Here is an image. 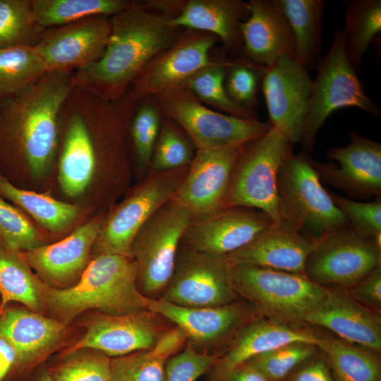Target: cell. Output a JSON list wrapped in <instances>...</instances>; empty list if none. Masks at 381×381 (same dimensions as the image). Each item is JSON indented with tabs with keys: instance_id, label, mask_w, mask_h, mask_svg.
<instances>
[{
	"instance_id": "cell-45",
	"label": "cell",
	"mask_w": 381,
	"mask_h": 381,
	"mask_svg": "<svg viewBox=\"0 0 381 381\" xmlns=\"http://www.w3.org/2000/svg\"><path fill=\"white\" fill-rule=\"evenodd\" d=\"M334 203L345 214L349 227L358 235L381 242V196L369 202L351 200L329 193Z\"/></svg>"
},
{
	"instance_id": "cell-13",
	"label": "cell",
	"mask_w": 381,
	"mask_h": 381,
	"mask_svg": "<svg viewBox=\"0 0 381 381\" xmlns=\"http://www.w3.org/2000/svg\"><path fill=\"white\" fill-rule=\"evenodd\" d=\"M225 256L179 247L170 282L158 298L191 308L223 306L241 299L230 277Z\"/></svg>"
},
{
	"instance_id": "cell-50",
	"label": "cell",
	"mask_w": 381,
	"mask_h": 381,
	"mask_svg": "<svg viewBox=\"0 0 381 381\" xmlns=\"http://www.w3.org/2000/svg\"><path fill=\"white\" fill-rule=\"evenodd\" d=\"M19 361L13 346L0 336V381H12L20 375Z\"/></svg>"
},
{
	"instance_id": "cell-51",
	"label": "cell",
	"mask_w": 381,
	"mask_h": 381,
	"mask_svg": "<svg viewBox=\"0 0 381 381\" xmlns=\"http://www.w3.org/2000/svg\"><path fill=\"white\" fill-rule=\"evenodd\" d=\"M216 381H270L260 372L243 363L220 377Z\"/></svg>"
},
{
	"instance_id": "cell-37",
	"label": "cell",
	"mask_w": 381,
	"mask_h": 381,
	"mask_svg": "<svg viewBox=\"0 0 381 381\" xmlns=\"http://www.w3.org/2000/svg\"><path fill=\"white\" fill-rule=\"evenodd\" d=\"M44 30L35 20L31 0H0V49L35 46Z\"/></svg>"
},
{
	"instance_id": "cell-32",
	"label": "cell",
	"mask_w": 381,
	"mask_h": 381,
	"mask_svg": "<svg viewBox=\"0 0 381 381\" xmlns=\"http://www.w3.org/2000/svg\"><path fill=\"white\" fill-rule=\"evenodd\" d=\"M42 286L20 252L0 241V311L11 302L38 310L43 298Z\"/></svg>"
},
{
	"instance_id": "cell-38",
	"label": "cell",
	"mask_w": 381,
	"mask_h": 381,
	"mask_svg": "<svg viewBox=\"0 0 381 381\" xmlns=\"http://www.w3.org/2000/svg\"><path fill=\"white\" fill-rule=\"evenodd\" d=\"M320 353L316 345L295 342L257 356L244 363L260 372L270 381H282Z\"/></svg>"
},
{
	"instance_id": "cell-52",
	"label": "cell",
	"mask_w": 381,
	"mask_h": 381,
	"mask_svg": "<svg viewBox=\"0 0 381 381\" xmlns=\"http://www.w3.org/2000/svg\"><path fill=\"white\" fill-rule=\"evenodd\" d=\"M34 381H54L48 371L46 370H42L40 372L38 375L35 377Z\"/></svg>"
},
{
	"instance_id": "cell-4",
	"label": "cell",
	"mask_w": 381,
	"mask_h": 381,
	"mask_svg": "<svg viewBox=\"0 0 381 381\" xmlns=\"http://www.w3.org/2000/svg\"><path fill=\"white\" fill-rule=\"evenodd\" d=\"M282 222L314 242L337 229L349 226L345 214L322 185L304 150L291 154L278 174Z\"/></svg>"
},
{
	"instance_id": "cell-11",
	"label": "cell",
	"mask_w": 381,
	"mask_h": 381,
	"mask_svg": "<svg viewBox=\"0 0 381 381\" xmlns=\"http://www.w3.org/2000/svg\"><path fill=\"white\" fill-rule=\"evenodd\" d=\"M147 310L179 327L188 343L209 353H222L246 325L262 317L243 299L219 306L191 308L150 298Z\"/></svg>"
},
{
	"instance_id": "cell-8",
	"label": "cell",
	"mask_w": 381,
	"mask_h": 381,
	"mask_svg": "<svg viewBox=\"0 0 381 381\" xmlns=\"http://www.w3.org/2000/svg\"><path fill=\"white\" fill-rule=\"evenodd\" d=\"M150 99L157 104L163 117L175 122L186 133L195 150L243 145L265 134L272 127L269 122L241 119L210 109L185 87Z\"/></svg>"
},
{
	"instance_id": "cell-47",
	"label": "cell",
	"mask_w": 381,
	"mask_h": 381,
	"mask_svg": "<svg viewBox=\"0 0 381 381\" xmlns=\"http://www.w3.org/2000/svg\"><path fill=\"white\" fill-rule=\"evenodd\" d=\"M345 290L357 302L381 313V265Z\"/></svg>"
},
{
	"instance_id": "cell-40",
	"label": "cell",
	"mask_w": 381,
	"mask_h": 381,
	"mask_svg": "<svg viewBox=\"0 0 381 381\" xmlns=\"http://www.w3.org/2000/svg\"><path fill=\"white\" fill-rule=\"evenodd\" d=\"M163 116L152 99L143 100L135 110L130 124L136 164L142 174H147L156 144Z\"/></svg>"
},
{
	"instance_id": "cell-30",
	"label": "cell",
	"mask_w": 381,
	"mask_h": 381,
	"mask_svg": "<svg viewBox=\"0 0 381 381\" xmlns=\"http://www.w3.org/2000/svg\"><path fill=\"white\" fill-rule=\"evenodd\" d=\"M319 349L333 381H381L380 353L327 334Z\"/></svg>"
},
{
	"instance_id": "cell-2",
	"label": "cell",
	"mask_w": 381,
	"mask_h": 381,
	"mask_svg": "<svg viewBox=\"0 0 381 381\" xmlns=\"http://www.w3.org/2000/svg\"><path fill=\"white\" fill-rule=\"evenodd\" d=\"M73 88L71 73L51 71L21 92L0 97V174L16 161L35 176L47 170L59 116Z\"/></svg>"
},
{
	"instance_id": "cell-3",
	"label": "cell",
	"mask_w": 381,
	"mask_h": 381,
	"mask_svg": "<svg viewBox=\"0 0 381 381\" xmlns=\"http://www.w3.org/2000/svg\"><path fill=\"white\" fill-rule=\"evenodd\" d=\"M42 296L66 321L89 309L107 315L147 310L150 299L138 288L133 257L112 253L99 254L70 288L59 289L43 284Z\"/></svg>"
},
{
	"instance_id": "cell-41",
	"label": "cell",
	"mask_w": 381,
	"mask_h": 381,
	"mask_svg": "<svg viewBox=\"0 0 381 381\" xmlns=\"http://www.w3.org/2000/svg\"><path fill=\"white\" fill-rule=\"evenodd\" d=\"M167 361L152 348L111 358L109 381H164Z\"/></svg>"
},
{
	"instance_id": "cell-1",
	"label": "cell",
	"mask_w": 381,
	"mask_h": 381,
	"mask_svg": "<svg viewBox=\"0 0 381 381\" xmlns=\"http://www.w3.org/2000/svg\"><path fill=\"white\" fill-rule=\"evenodd\" d=\"M173 16L131 1L111 16L109 37L102 56L72 75L73 87L107 102L121 99L146 66L179 37L183 28Z\"/></svg>"
},
{
	"instance_id": "cell-25",
	"label": "cell",
	"mask_w": 381,
	"mask_h": 381,
	"mask_svg": "<svg viewBox=\"0 0 381 381\" xmlns=\"http://www.w3.org/2000/svg\"><path fill=\"white\" fill-rule=\"evenodd\" d=\"M64 108L68 117L59 163V181L65 194L76 197L93 178L97 152L86 116L72 92Z\"/></svg>"
},
{
	"instance_id": "cell-27",
	"label": "cell",
	"mask_w": 381,
	"mask_h": 381,
	"mask_svg": "<svg viewBox=\"0 0 381 381\" xmlns=\"http://www.w3.org/2000/svg\"><path fill=\"white\" fill-rule=\"evenodd\" d=\"M249 15L248 3L241 0H189L170 20L172 26L209 32L226 49L242 50L240 25Z\"/></svg>"
},
{
	"instance_id": "cell-20",
	"label": "cell",
	"mask_w": 381,
	"mask_h": 381,
	"mask_svg": "<svg viewBox=\"0 0 381 381\" xmlns=\"http://www.w3.org/2000/svg\"><path fill=\"white\" fill-rule=\"evenodd\" d=\"M349 143L333 147L327 159L337 162L321 163L310 157V162L321 182L361 197L381 196V144L349 132Z\"/></svg>"
},
{
	"instance_id": "cell-39",
	"label": "cell",
	"mask_w": 381,
	"mask_h": 381,
	"mask_svg": "<svg viewBox=\"0 0 381 381\" xmlns=\"http://www.w3.org/2000/svg\"><path fill=\"white\" fill-rule=\"evenodd\" d=\"M173 121L163 117L149 170L167 171L189 166L195 147Z\"/></svg>"
},
{
	"instance_id": "cell-18",
	"label": "cell",
	"mask_w": 381,
	"mask_h": 381,
	"mask_svg": "<svg viewBox=\"0 0 381 381\" xmlns=\"http://www.w3.org/2000/svg\"><path fill=\"white\" fill-rule=\"evenodd\" d=\"M164 319L149 310L123 315L102 313L93 318L85 334L65 354L91 349L115 358L149 349L170 328Z\"/></svg>"
},
{
	"instance_id": "cell-6",
	"label": "cell",
	"mask_w": 381,
	"mask_h": 381,
	"mask_svg": "<svg viewBox=\"0 0 381 381\" xmlns=\"http://www.w3.org/2000/svg\"><path fill=\"white\" fill-rule=\"evenodd\" d=\"M292 145L272 126L265 134L243 145L232 171L224 208L258 210L274 224L282 223L278 174L293 153Z\"/></svg>"
},
{
	"instance_id": "cell-34",
	"label": "cell",
	"mask_w": 381,
	"mask_h": 381,
	"mask_svg": "<svg viewBox=\"0 0 381 381\" xmlns=\"http://www.w3.org/2000/svg\"><path fill=\"white\" fill-rule=\"evenodd\" d=\"M34 16L44 30L96 16H112L127 8L126 0H31Z\"/></svg>"
},
{
	"instance_id": "cell-42",
	"label": "cell",
	"mask_w": 381,
	"mask_h": 381,
	"mask_svg": "<svg viewBox=\"0 0 381 381\" xmlns=\"http://www.w3.org/2000/svg\"><path fill=\"white\" fill-rule=\"evenodd\" d=\"M111 358L94 350L68 355L47 370L54 381H109Z\"/></svg>"
},
{
	"instance_id": "cell-49",
	"label": "cell",
	"mask_w": 381,
	"mask_h": 381,
	"mask_svg": "<svg viewBox=\"0 0 381 381\" xmlns=\"http://www.w3.org/2000/svg\"><path fill=\"white\" fill-rule=\"evenodd\" d=\"M187 342L185 332L175 325L164 332L152 348L157 354L169 360L185 347Z\"/></svg>"
},
{
	"instance_id": "cell-21",
	"label": "cell",
	"mask_w": 381,
	"mask_h": 381,
	"mask_svg": "<svg viewBox=\"0 0 381 381\" xmlns=\"http://www.w3.org/2000/svg\"><path fill=\"white\" fill-rule=\"evenodd\" d=\"M322 333L309 325H298L260 317L246 325L221 353L210 370L216 381L237 366L279 346L305 342L319 347Z\"/></svg>"
},
{
	"instance_id": "cell-15",
	"label": "cell",
	"mask_w": 381,
	"mask_h": 381,
	"mask_svg": "<svg viewBox=\"0 0 381 381\" xmlns=\"http://www.w3.org/2000/svg\"><path fill=\"white\" fill-rule=\"evenodd\" d=\"M242 147L196 150L184 180L169 202L187 211L192 220L223 209Z\"/></svg>"
},
{
	"instance_id": "cell-35",
	"label": "cell",
	"mask_w": 381,
	"mask_h": 381,
	"mask_svg": "<svg viewBox=\"0 0 381 381\" xmlns=\"http://www.w3.org/2000/svg\"><path fill=\"white\" fill-rule=\"evenodd\" d=\"M48 72L34 46L0 49V97L25 90Z\"/></svg>"
},
{
	"instance_id": "cell-28",
	"label": "cell",
	"mask_w": 381,
	"mask_h": 381,
	"mask_svg": "<svg viewBox=\"0 0 381 381\" xmlns=\"http://www.w3.org/2000/svg\"><path fill=\"white\" fill-rule=\"evenodd\" d=\"M64 326L29 310L6 306L0 311V336L16 350L20 374L59 339Z\"/></svg>"
},
{
	"instance_id": "cell-10",
	"label": "cell",
	"mask_w": 381,
	"mask_h": 381,
	"mask_svg": "<svg viewBox=\"0 0 381 381\" xmlns=\"http://www.w3.org/2000/svg\"><path fill=\"white\" fill-rule=\"evenodd\" d=\"M188 168L149 170L143 181L102 222L95 242L99 254L131 256V245L136 234L152 214L170 200Z\"/></svg>"
},
{
	"instance_id": "cell-22",
	"label": "cell",
	"mask_w": 381,
	"mask_h": 381,
	"mask_svg": "<svg viewBox=\"0 0 381 381\" xmlns=\"http://www.w3.org/2000/svg\"><path fill=\"white\" fill-rule=\"evenodd\" d=\"M306 324L328 329L342 340L377 353L381 351V313L357 302L345 289L328 288Z\"/></svg>"
},
{
	"instance_id": "cell-16",
	"label": "cell",
	"mask_w": 381,
	"mask_h": 381,
	"mask_svg": "<svg viewBox=\"0 0 381 381\" xmlns=\"http://www.w3.org/2000/svg\"><path fill=\"white\" fill-rule=\"evenodd\" d=\"M312 85L308 71L292 57L265 68L262 88L268 122L292 144L301 143Z\"/></svg>"
},
{
	"instance_id": "cell-7",
	"label": "cell",
	"mask_w": 381,
	"mask_h": 381,
	"mask_svg": "<svg viewBox=\"0 0 381 381\" xmlns=\"http://www.w3.org/2000/svg\"><path fill=\"white\" fill-rule=\"evenodd\" d=\"M316 68L301 140L308 153L314 147L318 131L334 111L356 107L377 117L381 114L347 58L341 30L334 33L329 51Z\"/></svg>"
},
{
	"instance_id": "cell-23",
	"label": "cell",
	"mask_w": 381,
	"mask_h": 381,
	"mask_svg": "<svg viewBox=\"0 0 381 381\" xmlns=\"http://www.w3.org/2000/svg\"><path fill=\"white\" fill-rule=\"evenodd\" d=\"M249 15L240 25L246 59L268 66L283 56L294 59L295 43L278 0H250Z\"/></svg>"
},
{
	"instance_id": "cell-29",
	"label": "cell",
	"mask_w": 381,
	"mask_h": 381,
	"mask_svg": "<svg viewBox=\"0 0 381 381\" xmlns=\"http://www.w3.org/2000/svg\"><path fill=\"white\" fill-rule=\"evenodd\" d=\"M295 43L294 59L309 70L321 60L324 0H278Z\"/></svg>"
},
{
	"instance_id": "cell-43",
	"label": "cell",
	"mask_w": 381,
	"mask_h": 381,
	"mask_svg": "<svg viewBox=\"0 0 381 381\" xmlns=\"http://www.w3.org/2000/svg\"><path fill=\"white\" fill-rule=\"evenodd\" d=\"M265 68L248 59L230 61L224 81L229 97L238 105L254 111L256 95Z\"/></svg>"
},
{
	"instance_id": "cell-48",
	"label": "cell",
	"mask_w": 381,
	"mask_h": 381,
	"mask_svg": "<svg viewBox=\"0 0 381 381\" xmlns=\"http://www.w3.org/2000/svg\"><path fill=\"white\" fill-rule=\"evenodd\" d=\"M282 381H333L322 352L300 366Z\"/></svg>"
},
{
	"instance_id": "cell-46",
	"label": "cell",
	"mask_w": 381,
	"mask_h": 381,
	"mask_svg": "<svg viewBox=\"0 0 381 381\" xmlns=\"http://www.w3.org/2000/svg\"><path fill=\"white\" fill-rule=\"evenodd\" d=\"M220 355L200 351L187 342L166 363L164 381H195L212 369Z\"/></svg>"
},
{
	"instance_id": "cell-14",
	"label": "cell",
	"mask_w": 381,
	"mask_h": 381,
	"mask_svg": "<svg viewBox=\"0 0 381 381\" xmlns=\"http://www.w3.org/2000/svg\"><path fill=\"white\" fill-rule=\"evenodd\" d=\"M218 40L209 32L183 31L171 46L146 66L129 91L140 102L181 87L195 74L217 61L210 58V52Z\"/></svg>"
},
{
	"instance_id": "cell-19",
	"label": "cell",
	"mask_w": 381,
	"mask_h": 381,
	"mask_svg": "<svg viewBox=\"0 0 381 381\" xmlns=\"http://www.w3.org/2000/svg\"><path fill=\"white\" fill-rule=\"evenodd\" d=\"M110 31L109 16H92L45 30L34 47L48 71L71 73L102 56Z\"/></svg>"
},
{
	"instance_id": "cell-31",
	"label": "cell",
	"mask_w": 381,
	"mask_h": 381,
	"mask_svg": "<svg viewBox=\"0 0 381 381\" xmlns=\"http://www.w3.org/2000/svg\"><path fill=\"white\" fill-rule=\"evenodd\" d=\"M0 195L25 210L42 226L53 232H60L68 227L80 212V208L75 205L23 189L1 174Z\"/></svg>"
},
{
	"instance_id": "cell-12",
	"label": "cell",
	"mask_w": 381,
	"mask_h": 381,
	"mask_svg": "<svg viewBox=\"0 0 381 381\" xmlns=\"http://www.w3.org/2000/svg\"><path fill=\"white\" fill-rule=\"evenodd\" d=\"M381 265V247L346 226L315 243L304 275L326 288L348 289Z\"/></svg>"
},
{
	"instance_id": "cell-17",
	"label": "cell",
	"mask_w": 381,
	"mask_h": 381,
	"mask_svg": "<svg viewBox=\"0 0 381 381\" xmlns=\"http://www.w3.org/2000/svg\"><path fill=\"white\" fill-rule=\"evenodd\" d=\"M273 223L267 214L258 210L223 208L192 220L183 234L180 247L226 256L248 244Z\"/></svg>"
},
{
	"instance_id": "cell-24",
	"label": "cell",
	"mask_w": 381,
	"mask_h": 381,
	"mask_svg": "<svg viewBox=\"0 0 381 381\" xmlns=\"http://www.w3.org/2000/svg\"><path fill=\"white\" fill-rule=\"evenodd\" d=\"M315 242L285 223H273L248 244L225 256L231 265H250L304 275Z\"/></svg>"
},
{
	"instance_id": "cell-26",
	"label": "cell",
	"mask_w": 381,
	"mask_h": 381,
	"mask_svg": "<svg viewBox=\"0 0 381 381\" xmlns=\"http://www.w3.org/2000/svg\"><path fill=\"white\" fill-rule=\"evenodd\" d=\"M102 222L100 218H94L57 243L40 246L20 254L44 279L64 283L85 265Z\"/></svg>"
},
{
	"instance_id": "cell-5",
	"label": "cell",
	"mask_w": 381,
	"mask_h": 381,
	"mask_svg": "<svg viewBox=\"0 0 381 381\" xmlns=\"http://www.w3.org/2000/svg\"><path fill=\"white\" fill-rule=\"evenodd\" d=\"M230 265V277L238 296L262 317L298 325L324 300L328 288L305 275L250 265Z\"/></svg>"
},
{
	"instance_id": "cell-44",
	"label": "cell",
	"mask_w": 381,
	"mask_h": 381,
	"mask_svg": "<svg viewBox=\"0 0 381 381\" xmlns=\"http://www.w3.org/2000/svg\"><path fill=\"white\" fill-rule=\"evenodd\" d=\"M40 241L38 230L25 214L0 195V241L23 252L40 246Z\"/></svg>"
},
{
	"instance_id": "cell-36",
	"label": "cell",
	"mask_w": 381,
	"mask_h": 381,
	"mask_svg": "<svg viewBox=\"0 0 381 381\" xmlns=\"http://www.w3.org/2000/svg\"><path fill=\"white\" fill-rule=\"evenodd\" d=\"M229 63L230 61H217L189 78L181 87L192 92L201 102L209 104L226 114L258 120L255 111L238 105L227 95L224 81Z\"/></svg>"
},
{
	"instance_id": "cell-33",
	"label": "cell",
	"mask_w": 381,
	"mask_h": 381,
	"mask_svg": "<svg viewBox=\"0 0 381 381\" xmlns=\"http://www.w3.org/2000/svg\"><path fill=\"white\" fill-rule=\"evenodd\" d=\"M341 30L347 58L356 73L375 37L381 31L380 0H348Z\"/></svg>"
},
{
	"instance_id": "cell-9",
	"label": "cell",
	"mask_w": 381,
	"mask_h": 381,
	"mask_svg": "<svg viewBox=\"0 0 381 381\" xmlns=\"http://www.w3.org/2000/svg\"><path fill=\"white\" fill-rule=\"evenodd\" d=\"M184 209L168 202L143 225L131 245L138 285L148 298H158L173 275L184 231L191 222Z\"/></svg>"
}]
</instances>
